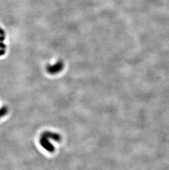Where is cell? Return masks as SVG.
Returning a JSON list of instances; mask_svg holds the SVG:
<instances>
[{
    "mask_svg": "<svg viewBox=\"0 0 169 170\" xmlns=\"http://www.w3.org/2000/svg\"><path fill=\"white\" fill-rule=\"evenodd\" d=\"M64 64L62 62L59 61L53 66H48L47 67V71L48 73L52 74H56L61 72L63 68Z\"/></svg>",
    "mask_w": 169,
    "mask_h": 170,
    "instance_id": "1",
    "label": "cell"
},
{
    "mask_svg": "<svg viewBox=\"0 0 169 170\" xmlns=\"http://www.w3.org/2000/svg\"><path fill=\"white\" fill-rule=\"evenodd\" d=\"M40 143L41 146L44 147L46 150L51 152H53L54 151V147L48 141V139L47 138L41 135V137L40 140Z\"/></svg>",
    "mask_w": 169,
    "mask_h": 170,
    "instance_id": "2",
    "label": "cell"
},
{
    "mask_svg": "<svg viewBox=\"0 0 169 170\" xmlns=\"http://www.w3.org/2000/svg\"><path fill=\"white\" fill-rule=\"evenodd\" d=\"M41 135L45 137L47 139H50V138L54 140L57 142H59L61 140V135L57 134V133H54L50 132H44Z\"/></svg>",
    "mask_w": 169,
    "mask_h": 170,
    "instance_id": "3",
    "label": "cell"
},
{
    "mask_svg": "<svg viewBox=\"0 0 169 170\" xmlns=\"http://www.w3.org/2000/svg\"><path fill=\"white\" fill-rule=\"evenodd\" d=\"M8 109L6 107H3L0 109V118L4 116L5 115L7 114V113Z\"/></svg>",
    "mask_w": 169,
    "mask_h": 170,
    "instance_id": "4",
    "label": "cell"
}]
</instances>
